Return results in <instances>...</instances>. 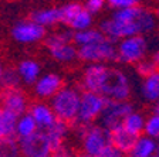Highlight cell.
I'll use <instances>...</instances> for the list:
<instances>
[{"instance_id":"obj_1","label":"cell","mask_w":159,"mask_h":157,"mask_svg":"<svg viewBox=\"0 0 159 157\" xmlns=\"http://www.w3.org/2000/svg\"><path fill=\"white\" fill-rule=\"evenodd\" d=\"M80 94L75 88L71 86H63L51 98V111L57 120H61L64 123H71L77 120L80 108Z\"/></svg>"},{"instance_id":"obj_2","label":"cell","mask_w":159,"mask_h":157,"mask_svg":"<svg viewBox=\"0 0 159 157\" xmlns=\"http://www.w3.org/2000/svg\"><path fill=\"white\" fill-rule=\"evenodd\" d=\"M77 57L91 64H104V62H112L118 59L115 43L107 38L91 46L77 48Z\"/></svg>"},{"instance_id":"obj_3","label":"cell","mask_w":159,"mask_h":157,"mask_svg":"<svg viewBox=\"0 0 159 157\" xmlns=\"http://www.w3.org/2000/svg\"><path fill=\"white\" fill-rule=\"evenodd\" d=\"M148 50V43L143 36H132L119 41L116 47V61L124 64H136L142 61Z\"/></svg>"},{"instance_id":"obj_4","label":"cell","mask_w":159,"mask_h":157,"mask_svg":"<svg viewBox=\"0 0 159 157\" xmlns=\"http://www.w3.org/2000/svg\"><path fill=\"white\" fill-rule=\"evenodd\" d=\"M105 105V98L94 92H83L80 95V108L78 115H77V123L78 124H87L89 126L91 122H94L104 111Z\"/></svg>"},{"instance_id":"obj_5","label":"cell","mask_w":159,"mask_h":157,"mask_svg":"<svg viewBox=\"0 0 159 157\" xmlns=\"http://www.w3.org/2000/svg\"><path fill=\"white\" fill-rule=\"evenodd\" d=\"M19 153L23 157H50L51 149H50L48 140L43 130H37L36 133L30 134L24 139L17 140Z\"/></svg>"},{"instance_id":"obj_6","label":"cell","mask_w":159,"mask_h":157,"mask_svg":"<svg viewBox=\"0 0 159 157\" xmlns=\"http://www.w3.org/2000/svg\"><path fill=\"white\" fill-rule=\"evenodd\" d=\"M83 149L84 154L89 157H95L101 150L111 144L109 140V130L104 129L102 126H87L83 136Z\"/></svg>"},{"instance_id":"obj_7","label":"cell","mask_w":159,"mask_h":157,"mask_svg":"<svg viewBox=\"0 0 159 157\" xmlns=\"http://www.w3.org/2000/svg\"><path fill=\"white\" fill-rule=\"evenodd\" d=\"M134 112V106L126 102H116L105 98V105H104V111L101 113V122H102V128L107 130L116 128L122 123V120L128 116L129 113Z\"/></svg>"},{"instance_id":"obj_8","label":"cell","mask_w":159,"mask_h":157,"mask_svg":"<svg viewBox=\"0 0 159 157\" xmlns=\"http://www.w3.org/2000/svg\"><path fill=\"white\" fill-rule=\"evenodd\" d=\"M109 75H111V68H108L105 64H89L84 71V88L88 92H94L102 96Z\"/></svg>"},{"instance_id":"obj_9","label":"cell","mask_w":159,"mask_h":157,"mask_svg":"<svg viewBox=\"0 0 159 157\" xmlns=\"http://www.w3.org/2000/svg\"><path fill=\"white\" fill-rule=\"evenodd\" d=\"M129 95H131V85L126 74L121 69H111V75L102 96L111 101L126 102Z\"/></svg>"},{"instance_id":"obj_10","label":"cell","mask_w":159,"mask_h":157,"mask_svg":"<svg viewBox=\"0 0 159 157\" xmlns=\"http://www.w3.org/2000/svg\"><path fill=\"white\" fill-rule=\"evenodd\" d=\"M11 37L19 44H34L46 38V28L37 26L31 20L19 21L11 28Z\"/></svg>"},{"instance_id":"obj_11","label":"cell","mask_w":159,"mask_h":157,"mask_svg":"<svg viewBox=\"0 0 159 157\" xmlns=\"http://www.w3.org/2000/svg\"><path fill=\"white\" fill-rule=\"evenodd\" d=\"M0 106L2 109L14 113L16 116L27 113V98L20 88L2 89L0 92Z\"/></svg>"},{"instance_id":"obj_12","label":"cell","mask_w":159,"mask_h":157,"mask_svg":"<svg viewBox=\"0 0 159 157\" xmlns=\"http://www.w3.org/2000/svg\"><path fill=\"white\" fill-rule=\"evenodd\" d=\"M63 88V78L58 74H44L34 84V94L39 98H53Z\"/></svg>"},{"instance_id":"obj_13","label":"cell","mask_w":159,"mask_h":157,"mask_svg":"<svg viewBox=\"0 0 159 157\" xmlns=\"http://www.w3.org/2000/svg\"><path fill=\"white\" fill-rule=\"evenodd\" d=\"M29 115L33 118V120L36 122L39 130H46V129H48L50 126L57 120L54 113H53V111H51V108L46 103L31 105Z\"/></svg>"},{"instance_id":"obj_14","label":"cell","mask_w":159,"mask_h":157,"mask_svg":"<svg viewBox=\"0 0 159 157\" xmlns=\"http://www.w3.org/2000/svg\"><path fill=\"white\" fill-rule=\"evenodd\" d=\"M136 139L138 137H134L132 134H129L121 124L109 130V140H111V144H112L115 149H118L122 154H125V153L128 154L129 151H131V149H132Z\"/></svg>"},{"instance_id":"obj_15","label":"cell","mask_w":159,"mask_h":157,"mask_svg":"<svg viewBox=\"0 0 159 157\" xmlns=\"http://www.w3.org/2000/svg\"><path fill=\"white\" fill-rule=\"evenodd\" d=\"M43 132L46 133V137L48 140L51 153H53L57 149L63 147L64 139L67 137V133H68V124L61 120H56L48 129H46Z\"/></svg>"},{"instance_id":"obj_16","label":"cell","mask_w":159,"mask_h":157,"mask_svg":"<svg viewBox=\"0 0 159 157\" xmlns=\"http://www.w3.org/2000/svg\"><path fill=\"white\" fill-rule=\"evenodd\" d=\"M40 72H41L40 64L34 59H23L19 64V68H17L20 81L27 84V85L36 84V81L40 78Z\"/></svg>"},{"instance_id":"obj_17","label":"cell","mask_w":159,"mask_h":157,"mask_svg":"<svg viewBox=\"0 0 159 157\" xmlns=\"http://www.w3.org/2000/svg\"><path fill=\"white\" fill-rule=\"evenodd\" d=\"M31 21L37 26L43 27H51L60 23V9L58 7H48V9H40L31 13Z\"/></svg>"},{"instance_id":"obj_18","label":"cell","mask_w":159,"mask_h":157,"mask_svg":"<svg viewBox=\"0 0 159 157\" xmlns=\"http://www.w3.org/2000/svg\"><path fill=\"white\" fill-rule=\"evenodd\" d=\"M142 98L146 102H158L159 101V71L156 69L153 74L143 78L141 86Z\"/></svg>"},{"instance_id":"obj_19","label":"cell","mask_w":159,"mask_h":157,"mask_svg":"<svg viewBox=\"0 0 159 157\" xmlns=\"http://www.w3.org/2000/svg\"><path fill=\"white\" fill-rule=\"evenodd\" d=\"M156 149V140L146 136H139L135 140L131 151L128 153L129 157H152Z\"/></svg>"},{"instance_id":"obj_20","label":"cell","mask_w":159,"mask_h":157,"mask_svg":"<svg viewBox=\"0 0 159 157\" xmlns=\"http://www.w3.org/2000/svg\"><path fill=\"white\" fill-rule=\"evenodd\" d=\"M17 118L14 113L2 109L0 112V139H16Z\"/></svg>"},{"instance_id":"obj_21","label":"cell","mask_w":159,"mask_h":157,"mask_svg":"<svg viewBox=\"0 0 159 157\" xmlns=\"http://www.w3.org/2000/svg\"><path fill=\"white\" fill-rule=\"evenodd\" d=\"M124 129L128 132L129 134H132L134 137H139L143 133V126H145V118L141 113L132 112L129 113L121 123Z\"/></svg>"},{"instance_id":"obj_22","label":"cell","mask_w":159,"mask_h":157,"mask_svg":"<svg viewBox=\"0 0 159 157\" xmlns=\"http://www.w3.org/2000/svg\"><path fill=\"white\" fill-rule=\"evenodd\" d=\"M104 38H105L104 34L98 28H88V30H84V31L74 33L73 43H75L80 48V47L91 46V44H95L98 41H102Z\"/></svg>"},{"instance_id":"obj_23","label":"cell","mask_w":159,"mask_h":157,"mask_svg":"<svg viewBox=\"0 0 159 157\" xmlns=\"http://www.w3.org/2000/svg\"><path fill=\"white\" fill-rule=\"evenodd\" d=\"M39 130L37 129L36 122L33 120V118L29 113H24L21 116L17 118V123H16V137L17 139H24L30 134L36 133Z\"/></svg>"},{"instance_id":"obj_24","label":"cell","mask_w":159,"mask_h":157,"mask_svg":"<svg viewBox=\"0 0 159 157\" xmlns=\"http://www.w3.org/2000/svg\"><path fill=\"white\" fill-rule=\"evenodd\" d=\"M91 26H93V14H89L88 11L84 9V6H83V9L74 16V19L71 20L68 24L70 30H71L73 33L88 30V28H91Z\"/></svg>"},{"instance_id":"obj_25","label":"cell","mask_w":159,"mask_h":157,"mask_svg":"<svg viewBox=\"0 0 159 157\" xmlns=\"http://www.w3.org/2000/svg\"><path fill=\"white\" fill-rule=\"evenodd\" d=\"M51 57L60 62H70L77 58V48L73 44H63L48 50Z\"/></svg>"},{"instance_id":"obj_26","label":"cell","mask_w":159,"mask_h":157,"mask_svg":"<svg viewBox=\"0 0 159 157\" xmlns=\"http://www.w3.org/2000/svg\"><path fill=\"white\" fill-rule=\"evenodd\" d=\"M74 33L70 28L61 30V31H56L51 33L48 37H46V46L47 48H54V47L63 46V44H71L73 43Z\"/></svg>"},{"instance_id":"obj_27","label":"cell","mask_w":159,"mask_h":157,"mask_svg":"<svg viewBox=\"0 0 159 157\" xmlns=\"http://www.w3.org/2000/svg\"><path fill=\"white\" fill-rule=\"evenodd\" d=\"M20 78L16 69L13 68H6L3 69L2 78H0V86L2 89H16L20 85Z\"/></svg>"},{"instance_id":"obj_28","label":"cell","mask_w":159,"mask_h":157,"mask_svg":"<svg viewBox=\"0 0 159 157\" xmlns=\"http://www.w3.org/2000/svg\"><path fill=\"white\" fill-rule=\"evenodd\" d=\"M60 9V23H64L68 26L70 21L74 19L77 13L83 9V4L80 3H67L64 6L58 7Z\"/></svg>"},{"instance_id":"obj_29","label":"cell","mask_w":159,"mask_h":157,"mask_svg":"<svg viewBox=\"0 0 159 157\" xmlns=\"http://www.w3.org/2000/svg\"><path fill=\"white\" fill-rule=\"evenodd\" d=\"M16 139H0V157H19Z\"/></svg>"},{"instance_id":"obj_30","label":"cell","mask_w":159,"mask_h":157,"mask_svg":"<svg viewBox=\"0 0 159 157\" xmlns=\"http://www.w3.org/2000/svg\"><path fill=\"white\" fill-rule=\"evenodd\" d=\"M143 133H145L146 137H151V139H153V140L159 139V116L152 115L151 118L145 119Z\"/></svg>"},{"instance_id":"obj_31","label":"cell","mask_w":159,"mask_h":157,"mask_svg":"<svg viewBox=\"0 0 159 157\" xmlns=\"http://www.w3.org/2000/svg\"><path fill=\"white\" fill-rule=\"evenodd\" d=\"M135 68H136V72H138L141 76H143V78L149 76L151 74H153V72L156 71V67L152 59H142V61L136 62Z\"/></svg>"},{"instance_id":"obj_32","label":"cell","mask_w":159,"mask_h":157,"mask_svg":"<svg viewBox=\"0 0 159 157\" xmlns=\"http://www.w3.org/2000/svg\"><path fill=\"white\" fill-rule=\"evenodd\" d=\"M108 6L111 9H114V11H115V10H124V9L138 6V2L136 0H109Z\"/></svg>"},{"instance_id":"obj_33","label":"cell","mask_w":159,"mask_h":157,"mask_svg":"<svg viewBox=\"0 0 159 157\" xmlns=\"http://www.w3.org/2000/svg\"><path fill=\"white\" fill-rule=\"evenodd\" d=\"M105 6V2L104 0H88L84 6V9L88 11L89 14H95V13H99L101 10L104 9Z\"/></svg>"},{"instance_id":"obj_34","label":"cell","mask_w":159,"mask_h":157,"mask_svg":"<svg viewBox=\"0 0 159 157\" xmlns=\"http://www.w3.org/2000/svg\"><path fill=\"white\" fill-rule=\"evenodd\" d=\"M95 157H124V154L121 153L118 149L114 147L112 144H109V146H107L104 150L99 151Z\"/></svg>"},{"instance_id":"obj_35","label":"cell","mask_w":159,"mask_h":157,"mask_svg":"<svg viewBox=\"0 0 159 157\" xmlns=\"http://www.w3.org/2000/svg\"><path fill=\"white\" fill-rule=\"evenodd\" d=\"M50 157H74V156H73V153H71L68 149L60 147V149H57L56 151H53Z\"/></svg>"},{"instance_id":"obj_36","label":"cell","mask_w":159,"mask_h":157,"mask_svg":"<svg viewBox=\"0 0 159 157\" xmlns=\"http://www.w3.org/2000/svg\"><path fill=\"white\" fill-rule=\"evenodd\" d=\"M152 61H153V64H155L156 69H158V71H159V50H158V51L155 52V55H153Z\"/></svg>"},{"instance_id":"obj_37","label":"cell","mask_w":159,"mask_h":157,"mask_svg":"<svg viewBox=\"0 0 159 157\" xmlns=\"http://www.w3.org/2000/svg\"><path fill=\"white\" fill-rule=\"evenodd\" d=\"M153 112H155L156 116H159V101L155 102V108H153Z\"/></svg>"},{"instance_id":"obj_38","label":"cell","mask_w":159,"mask_h":157,"mask_svg":"<svg viewBox=\"0 0 159 157\" xmlns=\"http://www.w3.org/2000/svg\"><path fill=\"white\" fill-rule=\"evenodd\" d=\"M152 157H159V143H156V149H155V153H153Z\"/></svg>"},{"instance_id":"obj_39","label":"cell","mask_w":159,"mask_h":157,"mask_svg":"<svg viewBox=\"0 0 159 157\" xmlns=\"http://www.w3.org/2000/svg\"><path fill=\"white\" fill-rule=\"evenodd\" d=\"M3 65H2V62H0V78H2V74H3Z\"/></svg>"},{"instance_id":"obj_40","label":"cell","mask_w":159,"mask_h":157,"mask_svg":"<svg viewBox=\"0 0 159 157\" xmlns=\"http://www.w3.org/2000/svg\"><path fill=\"white\" fill-rule=\"evenodd\" d=\"M74 157H89V156H87V154H78V156H74Z\"/></svg>"},{"instance_id":"obj_41","label":"cell","mask_w":159,"mask_h":157,"mask_svg":"<svg viewBox=\"0 0 159 157\" xmlns=\"http://www.w3.org/2000/svg\"><path fill=\"white\" fill-rule=\"evenodd\" d=\"M0 112H2V106H0Z\"/></svg>"}]
</instances>
